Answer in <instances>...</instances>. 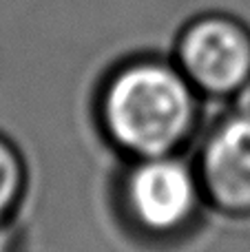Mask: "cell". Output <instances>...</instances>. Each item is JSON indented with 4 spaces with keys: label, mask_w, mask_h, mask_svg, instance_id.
<instances>
[{
    "label": "cell",
    "mask_w": 250,
    "mask_h": 252,
    "mask_svg": "<svg viewBox=\"0 0 250 252\" xmlns=\"http://www.w3.org/2000/svg\"><path fill=\"white\" fill-rule=\"evenodd\" d=\"M204 97L173 58L133 56L115 64L95 93V124L124 161L184 155L202 135Z\"/></svg>",
    "instance_id": "cell-1"
},
{
    "label": "cell",
    "mask_w": 250,
    "mask_h": 252,
    "mask_svg": "<svg viewBox=\"0 0 250 252\" xmlns=\"http://www.w3.org/2000/svg\"><path fill=\"white\" fill-rule=\"evenodd\" d=\"M113 208L133 239L155 248L188 241L211 210L188 153L124 161Z\"/></svg>",
    "instance_id": "cell-2"
},
{
    "label": "cell",
    "mask_w": 250,
    "mask_h": 252,
    "mask_svg": "<svg viewBox=\"0 0 250 252\" xmlns=\"http://www.w3.org/2000/svg\"><path fill=\"white\" fill-rule=\"evenodd\" d=\"M173 60L204 100L230 102L250 78V27L226 11H206L180 29Z\"/></svg>",
    "instance_id": "cell-3"
},
{
    "label": "cell",
    "mask_w": 250,
    "mask_h": 252,
    "mask_svg": "<svg viewBox=\"0 0 250 252\" xmlns=\"http://www.w3.org/2000/svg\"><path fill=\"white\" fill-rule=\"evenodd\" d=\"M193 164L208 208L250 217V115L237 109L217 118L195 142Z\"/></svg>",
    "instance_id": "cell-4"
},
{
    "label": "cell",
    "mask_w": 250,
    "mask_h": 252,
    "mask_svg": "<svg viewBox=\"0 0 250 252\" xmlns=\"http://www.w3.org/2000/svg\"><path fill=\"white\" fill-rule=\"evenodd\" d=\"M27 186L29 170L25 155L9 135L0 133V226L18 221Z\"/></svg>",
    "instance_id": "cell-5"
},
{
    "label": "cell",
    "mask_w": 250,
    "mask_h": 252,
    "mask_svg": "<svg viewBox=\"0 0 250 252\" xmlns=\"http://www.w3.org/2000/svg\"><path fill=\"white\" fill-rule=\"evenodd\" d=\"M25 248V232L20 223L13 221L0 226V252H22Z\"/></svg>",
    "instance_id": "cell-6"
},
{
    "label": "cell",
    "mask_w": 250,
    "mask_h": 252,
    "mask_svg": "<svg viewBox=\"0 0 250 252\" xmlns=\"http://www.w3.org/2000/svg\"><path fill=\"white\" fill-rule=\"evenodd\" d=\"M230 104H233V109H237V111H242V113L250 115V78L246 80V84L235 93V97L230 100Z\"/></svg>",
    "instance_id": "cell-7"
}]
</instances>
